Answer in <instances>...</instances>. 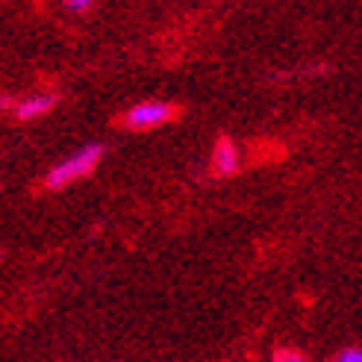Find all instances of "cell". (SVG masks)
Returning a JSON list of instances; mask_svg holds the SVG:
<instances>
[{
	"instance_id": "cell-2",
	"label": "cell",
	"mask_w": 362,
	"mask_h": 362,
	"mask_svg": "<svg viewBox=\"0 0 362 362\" xmlns=\"http://www.w3.org/2000/svg\"><path fill=\"white\" fill-rule=\"evenodd\" d=\"M177 112L180 110L168 100H141L121 115V124L133 133H144V130H156V127L174 121Z\"/></svg>"
},
{
	"instance_id": "cell-3",
	"label": "cell",
	"mask_w": 362,
	"mask_h": 362,
	"mask_svg": "<svg viewBox=\"0 0 362 362\" xmlns=\"http://www.w3.org/2000/svg\"><path fill=\"white\" fill-rule=\"evenodd\" d=\"M242 165V156H239V148L236 141L230 136H218L215 141V151H212V174L215 177H233Z\"/></svg>"
},
{
	"instance_id": "cell-6",
	"label": "cell",
	"mask_w": 362,
	"mask_h": 362,
	"mask_svg": "<svg viewBox=\"0 0 362 362\" xmlns=\"http://www.w3.org/2000/svg\"><path fill=\"white\" fill-rule=\"evenodd\" d=\"M333 362H362V351L359 348H345Z\"/></svg>"
},
{
	"instance_id": "cell-7",
	"label": "cell",
	"mask_w": 362,
	"mask_h": 362,
	"mask_svg": "<svg viewBox=\"0 0 362 362\" xmlns=\"http://www.w3.org/2000/svg\"><path fill=\"white\" fill-rule=\"evenodd\" d=\"M71 12H86V9H92V4H88V0H68L65 4Z\"/></svg>"
},
{
	"instance_id": "cell-1",
	"label": "cell",
	"mask_w": 362,
	"mask_h": 362,
	"mask_svg": "<svg viewBox=\"0 0 362 362\" xmlns=\"http://www.w3.org/2000/svg\"><path fill=\"white\" fill-rule=\"evenodd\" d=\"M103 156V144H86L83 151H77L74 156H68L62 159L59 165H53L45 177V189L47 192H59L71 183H77V180L88 177L95 168H98V162Z\"/></svg>"
},
{
	"instance_id": "cell-5",
	"label": "cell",
	"mask_w": 362,
	"mask_h": 362,
	"mask_svg": "<svg viewBox=\"0 0 362 362\" xmlns=\"http://www.w3.org/2000/svg\"><path fill=\"white\" fill-rule=\"evenodd\" d=\"M271 362H310V359H306L300 351H295V348H280Z\"/></svg>"
},
{
	"instance_id": "cell-4",
	"label": "cell",
	"mask_w": 362,
	"mask_h": 362,
	"mask_svg": "<svg viewBox=\"0 0 362 362\" xmlns=\"http://www.w3.org/2000/svg\"><path fill=\"white\" fill-rule=\"evenodd\" d=\"M53 106H57V98H53V95H30V98L18 100V103L12 106V115H15L18 121H35V118L47 115Z\"/></svg>"
}]
</instances>
